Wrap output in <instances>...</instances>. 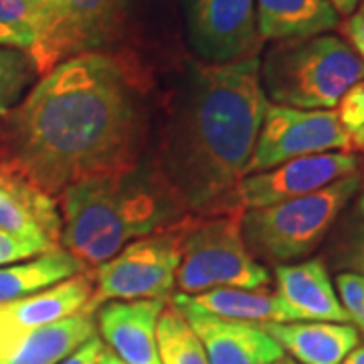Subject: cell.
Here are the masks:
<instances>
[{
	"mask_svg": "<svg viewBox=\"0 0 364 364\" xmlns=\"http://www.w3.org/2000/svg\"><path fill=\"white\" fill-rule=\"evenodd\" d=\"M144 134L138 77L105 51L61 61L0 117V146L55 200L75 182L136 168Z\"/></svg>",
	"mask_w": 364,
	"mask_h": 364,
	"instance_id": "cell-1",
	"label": "cell"
},
{
	"mask_svg": "<svg viewBox=\"0 0 364 364\" xmlns=\"http://www.w3.org/2000/svg\"><path fill=\"white\" fill-rule=\"evenodd\" d=\"M259 55L193 65L156 170L184 213L243 210L235 191L257 142L267 97Z\"/></svg>",
	"mask_w": 364,
	"mask_h": 364,
	"instance_id": "cell-2",
	"label": "cell"
},
{
	"mask_svg": "<svg viewBox=\"0 0 364 364\" xmlns=\"http://www.w3.org/2000/svg\"><path fill=\"white\" fill-rule=\"evenodd\" d=\"M57 207L63 223L61 247L85 269L186 215L156 166L75 182L57 196Z\"/></svg>",
	"mask_w": 364,
	"mask_h": 364,
	"instance_id": "cell-3",
	"label": "cell"
},
{
	"mask_svg": "<svg viewBox=\"0 0 364 364\" xmlns=\"http://www.w3.org/2000/svg\"><path fill=\"white\" fill-rule=\"evenodd\" d=\"M259 79L272 104L336 109L342 95L364 79V61L330 33L277 41L259 59Z\"/></svg>",
	"mask_w": 364,
	"mask_h": 364,
	"instance_id": "cell-4",
	"label": "cell"
},
{
	"mask_svg": "<svg viewBox=\"0 0 364 364\" xmlns=\"http://www.w3.org/2000/svg\"><path fill=\"white\" fill-rule=\"evenodd\" d=\"M360 184V174H350L310 195L243 210L241 229L249 253L277 265L308 257L324 241Z\"/></svg>",
	"mask_w": 364,
	"mask_h": 364,
	"instance_id": "cell-5",
	"label": "cell"
},
{
	"mask_svg": "<svg viewBox=\"0 0 364 364\" xmlns=\"http://www.w3.org/2000/svg\"><path fill=\"white\" fill-rule=\"evenodd\" d=\"M243 210L217 215H184L181 227V267L176 287L196 296L219 287L261 289L272 275L249 253L243 229Z\"/></svg>",
	"mask_w": 364,
	"mask_h": 364,
	"instance_id": "cell-6",
	"label": "cell"
},
{
	"mask_svg": "<svg viewBox=\"0 0 364 364\" xmlns=\"http://www.w3.org/2000/svg\"><path fill=\"white\" fill-rule=\"evenodd\" d=\"M178 221L132 241L112 259L93 267V294L85 308L95 312L107 301L164 299L170 296L181 267Z\"/></svg>",
	"mask_w": 364,
	"mask_h": 364,
	"instance_id": "cell-7",
	"label": "cell"
},
{
	"mask_svg": "<svg viewBox=\"0 0 364 364\" xmlns=\"http://www.w3.org/2000/svg\"><path fill=\"white\" fill-rule=\"evenodd\" d=\"M338 150H352V146L334 109H298L267 102L245 176L294 158Z\"/></svg>",
	"mask_w": 364,
	"mask_h": 364,
	"instance_id": "cell-8",
	"label": "cell"
},
{
	"mask_svg": "<svg viewBox=\"0 0 364 364\" xmlns=\"http://www.w3.org/2000/svg\"><path fill=\"white\" fill-rule=\"evenodd\" d=\"M358 168L360 156L354 150L294 158L275 168L243 176L237 184L235 198L243 210L272 207L277 203H286L291 198L322 191L328 184L344 176L358 174Z\"/></svg>",
	"mask_w": 364,
	"mask_h": 364,
	"instance_id": "cell-9",
	"label": "cell"
},
{
	"mask_svg": "<svg viewBox=\"0 0 364 364\" xmlns=\"http://www.w3.org/2000/svg\"><path fill=\"white\" fill-rule=\"evenodd\" d=\"M128 16V0H63V11L39 51L31 57L39 75L81 53L116 43Z\"/></svg>",
	"mask_w": 364,
	"mask_h": 364,
	"instance_id": "cell-10",
	"label": "cell"
},
{
	"mask_svg": "<svg viewBox=\"0 0 364 364\" xmlns=\"http://www.w3.org/2000/svg\"><path fill=\"white\" fill-rule=\"evenodd\" d=\"M188 39L207 63H229L259 55L255 0H186Z\"/></svg>",
	"mask_w": 364,
	"mask_h": 364,
	"instance_id": "cell-11",
	"label": "cell"
},
{
	"mask_svg": "<svg viewBox=\"0 0 364 364\" xmlns=\"http://www.w3.org/2000/svg\"><path fill=\"white\" fill-rule=\"evenodd\" d=\"M174 306L195 330L210 364H275L284 350L259 324L227 320L200 310L186 294L172 296Z\"/></svg>",
	"mask_w": 364,
	"mask_h": 364,
	"instance_id": "cell-12",
	"label": "cell"
},
{
	"mask_svg": "<svg viewBox=\"0 0 364 364\" xmlns=\"http://www.w3.org/2000/svg\"><path fill=\"white\" fill-rule=\"evenodd\" d=\"M61 227L57 200L45 195L0 146V229L57 249Z\"/></svg>",
	"mask_w": 364,
	"mask_h": 364,
	"instance_id": "cell-13",
	"label": "cell"
},
{
	"mask_svg": "<svg viewBox=\"0 0 364 364\" xmlns=\"http://www.w3.org/2000/svg\"><path fill=\"white\" fill-rule=\"evenodd\" d=\"M275 282L289 322H350L322 259L275 265Z\"/></svg>",
	"mask_w": 364,
	"mask_h": 364,
	"instance_id": "cell-14",
	"label": "cell"
},
{
	"mask_svg": "<svg viewBox=\"0 0 364 364\" xmlns=\"http://www.w3.org/2000/svg\"><path fill=\"white\" fill-rule=\"evenodd\" d=\"M166 299L107 301L97 316L102 340L126 364H162L156 322Z\"/></svg>",
	"mask_w": 364,
	"mask_h": 364,
	"instance_id": "cell-15",
	"label": "cell"
},
{
	"mask_svg": "<svg viewBox=\"0 0 364 364\" xmlns=\"http://www.w3.org/2000/svg\"><path fill=\"white\" fill-rule=\"evenodd\" d=\"M95 336L97 322L87 308L35 330L0 332V364H59Z\"/></svg>",
	"mask_w": 364,
	"mask_h": 364,
	"instance_id": "cell-16",
	"label": "cell"
},
{
	"mask_svg": "<svg viewBox=\"0 0 364 364\" xmlns=\"http://www.w3.org/2000/svg\"><path fill=\"white\" fill-rule=\"evenodd\" d=\"M93 294V275L81 272L37 294L0 306V332L18 334L59 322L87 306Z\"/></svg>",
	"mask_w": 364,
	"mask_h": 364,
	"instance_id": "cell-17",
	"label": "cell"
},
{
	"mask_svg": "<svg viewBox=\"0 0 364 364\" xmlns=\"http://www.w3.org/2000/svg\"><path fill=\"white\" fill-rule=\"evenodd\" d=\"M263 328L299 364H342L360 342L358 328L350 322H284Z\"/></svg>",
	"mask_w": 364,
	"mask_h": 364,
	"instance_id": "cell-18",
	"label": "cell"
},
{
	"mask_svg": "<svg viewBox=\"0 0 364 364\" xmlns=\"http://www.w3.org/2000/svg\"><path fill=\"white\" fill-rule=\"evenodd\" d=\"M261 41L306 39L340 26V14L326 0H255Z\"/></svg>",
	"mask_w": 364,
	"mask_h": 364,
	"instance_id": "cell-19",
	"label": "cell"
},
{
	"mask_svg": "<svg viewBox=\"0 0 364 364\" xmlns=\"http://www.w3.org/2000/svg\"><path fill=\"white\" fill-rule=\"evenodd\" d=\"M87 269L63 247L51 249L33 259L0 265V306L37 294Z\"/></svg>",
	"mask_w": 364,
	"mask_h": 364,
	"instance_id": "cell-20",
	"label": "cell"
},
{
	"mask_svg": "<svg viewBox=\"0 0 364 364\" xmlns=\"http://www.w3.org/2000/svg\"><path fill=\"white\" fill-rule=\"evenodd\" d=\"M200 310L249 324H284L289 322L286 310L275 294L261 289H243V287H219L208 289L196 296H188Z\"/></svg>",
	"mask_w": 364,
	"mask_h": 364,
	"instance_id": "cell-21",
	"label": "cell"
},
{
	"mask_svg": "<svg viewBox=\"0 0 364 364\" xmlns=\"http://www.w3.org/2000/svg\"><path fill=\"white\" fill-rule=\"evenodd\" d=\"M156 344L162 364H210L195 330L174 306H164L158 316Z\"/></svg>",
	"mask_w": 364,
	"mask_h": 364,
	"instance_id": "cell-22",
	"label": "cell"
},
{
	"mask_svg": "<svg viewBox=\"0 0 364 364\" xmlns=\"http://www.w3.org/2000/svg\"><path fill=\"white\" fill-rule=\"evenodd\" d=\"M43 37V23L28 0H0V49L31 53Z\"/></svg>",
	"mask_w": 364,
	"mask_h": 364,
	"instance_id": "cell-23",
	"label": "cell"
},
{
	"mask_svg": "<svg viewBox=\"0 0 364 364\" xmlns=\"http://www.w3.org/2000/svg\"><path fill=\"white\" fill-rule=\"evenodd\" d=\"M37 73L26 53L0 49V117L18 104L31 77Z\"/></svg>",
	"mask_w": 364,
	"mask_h": 364,
	"instance_id": "cell-24",
	"label": "cell"
},
{
	"mask_svg": "<svg viewBox=\"0 0 364 364\" xmlns=\"http://www.w3.org/2000/svg\"><path fill=\"white\" fill-rule=\"evenodd\" d=\"M340 124L348 134L352 150H364V79L352 85L336 105Z\"/></svg>",
	"mask_w": 364,
	"mask_h": 364,
	"instance_id": "cell-25",
	"label": "cell"
},
{
	"mask_svg": "<svg viewBox=\"0 0 364 364\" xmlns=\"http://www.w3.org/2000/svg\"><path fill=\"white\" fill-rule=\"evenodd\" d=\"M336 294L344 312L354 324L364 316V275L360 273H340L336 277Z\"/></svg>",
	"mask_w": 364,
	"mask_h": 364,
	"instance_id": "cell-26",
	"label": "cell"
},
{
	"mask_svg": "<svg viewBox=\"0 0 364 364\" xmlns=\"http://www.w3.org/2000/svg\"><path fill=\"white\" fill-rule=\"evenodd\" d=\"M51 249L43 247L37 241L25 239L21 235L9 233L0 229V265H11L18 261H26L37 257L41 253H47Z\"/></svg>",
	"mask_w": 364,
	"mask_h": 364,
	"instance_id": "cell-27",
	"label": "cell"
},
{
	"mask_svg": "<svg viewBox=\"0 0 364 364\" xmlns=\"http://www.w3.org/2000/svg\"><path fill=\"white\" fill-rule=\"evenodd\" d=\"M28 2L33 4V9L37 11L41 23H43V37H41L37 49L31 53V57H33L35 53L39 51V47L45 43V39L51 35L55 25H57V21L61 16V11H63V0H28Z\"/></svg>",
	"mask_w": 364,
	"mask_h": 364,
	"instance_id": "cell-28",
	"label": "cell"
},
{
	"mask_svg": "<svg viewBox=\"0 0 364 364\" xmlns=\"http://www.w3.org/2000/svg\"><path fill=\"white\" fill-rule=\"evenodd\" d=\"M342 33L346 43L356 51V55L364 61V4H360L346 21L342 23Z\"/></svg>",
	"mask_w": 364,
	"mask_h": 364,
	"instance_id": "cell-29",
	"label": "cell"
},
{
	"mask_svg": "<svg viewBox=\"0 0 364 364\" xmlns=\"http://www.w3.org/2000/svg\"><path fill=\"white\" fill-rule=\"evenodd\" d=\"M102 348H104V340L100 338V336H95L90 342H85L83 346H79L75 352H71L59 364H95L97 358H100Z\"/></svg>",
	"mask_w": 364,
	"mask_h": 364,
	"instance_id": "cell-30",
	"label": "cell"
},
{
	"mask_svg": "<svg viewBox=\"0 0 364 364\" xmlns=\"http://www.w3.org/2000/svg\"><path fill=\"white\" fill-rule=\"evenodd\" d=\"M350 265L352 269L364 275V233L358 237V241L354 243V247L350 251Z\"/></svg>",
	"mask_w": 364,
	"mask_h": 364,
	"instance_id": "cell-31",
	"label": "cell"
},
{
	"mask_svg": "<svg viewBox=\"0 0 364 364\" xmlns=\"http://www.w3.org/2000/svg\"><path fill=\"white\" fill-rule=\"evenodd\" d=\"M340 16H350L356 9H358V2L360 0H326Z\"/></svg>",
	"mask_w": 364,
	"mask_h": 364,
	"instance_id": "cell-32",
	"label": "cell"
},
{
	"mask_svg": "<svg viewBox=\"0 0 364 364\" xmlns=\"http://www.w3.org/2000/svg\"><path fill=\"white\" fill-rule=\"evenodd\" d=\"M95 364H126L119 356H117L116 352L112 350L109 346H105L102 348V352H100V358H97V363Z\"/></svg>",
	"mask_w": 364,
	"mask_h": 364,
	"instance_id": "cell-33",
	"label": "cell"
},
{
	"mask_svg": "<svg viewBox=\"0 0 364 364\" xmlns=\"http://www.w3.org/2000/svg\"><path fill=\"white\" fill-rule=\"evenodd\" d=\"M342 364H364V344L356 346V348L342 360Z\"/></svg>",
	"mask_w": 364,
	"mask_h": 364,
	"instance_id": "cell-34",
	"label": "cell"
},
{
	"mask_svg": "<svg viewBox=\"0 0 364 364\" xmlns=\"http://www.w3.org/2000/svg\"><path fill=\"white\" fill-rule=\"evenodd\" d=\"M354 324H356V328H358V330H360V332L364 334V316H363V318H358V320H356Z\"/></svg>",
	"mask_w": 364,
	"mask_h": 364,
	"instance_id": "cell-35",
	"label": "cell"
},
{
	"mask_svg": "<svg viewBox=\"0 0 364 364\" xmlns=\"http://www.w3.org/2000/svg\"><path fill=\"white\" fill-rule=\"evenodd\" d=\"M275 364H299L296 363V360H291V358H282V360H277Z\"/></svg>",
	"mask_w": 364,
	"mask_h": 364,
	"instance_id": "cell-36",
	"label": "cell"
},
{
	"mask_svg": "<svg viewBox=\"0 0 364 364\" xmlns=\"http://www.w3.org/2000/svg\"><path fill=\"white\" fill-rule=\"evenodd\" d=\"M358 207H360V213H363V217H364V188H363V195H360V205H358Z\"/></svg>",
	"mask_w": 364,
	"mask_h": 364,
	"instance_id": "cell-37",
	"label": "cell"
}]
</instances>
